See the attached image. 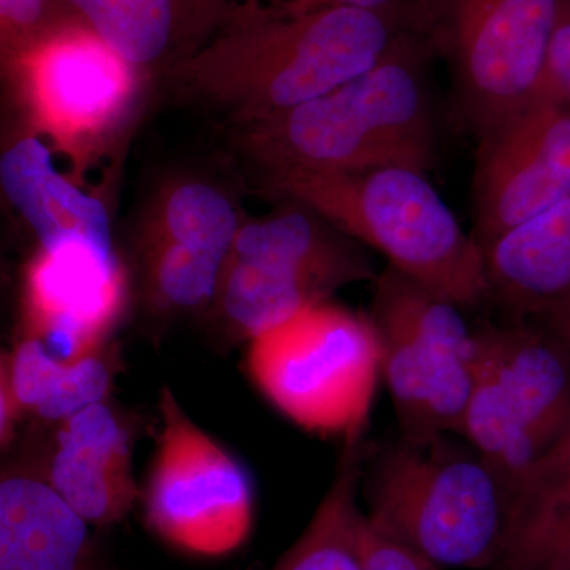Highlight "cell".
<instances>
[{
  "mask_svg": "<svg viewBox=\"0 0 570 570\" xmlns=\"http://www.w3.org/2000/svg\"><path fill=\"white\" fill-rule=\"evenodd\" d=\"M400 11L236 10L167 73L181 99L220 112L242 129L371 69L403 33L401 22L411 21Z\"/></svg>",
  "mask_w": 570,
  "mask_h": 570,
  "instance_id": "1",
  "label": "cell"
},
{
  "mask_svg": "<svg viewBox=\"0 0 570 570\" xmlns=\"http://www.w3.org/2000/svg\"><path fill=\"white\" fill-rule=\"evenodd\" d=\"M425 37L403 32L371 69L333 91L239 129L243 151L269 181L433 164L434 116Z\"/></svg>",
  "mask_w": 570,
  "mask_h": 570,
  "instance_id": "2",
  "label": "cell"
},
{
  "mask_svg": "<svg viewBox=\"0 0 570 570\" xmlns=\"http://www.w3.org/2000/svg\"><path fill=\"white\" fill-rule=\"evenodd\" d=\"M275 193L318 214L389 266L460 307L490 299L485 254L428 181L426 174L389 167L355 174L292 175Z\"/></svg>",
  "mask_w": 570,
  "mask_h": 570,
  "instance_id": "3",
  "label": "cell"
},
{
  "mask_svg": "<svg viewBox=\"0 0 570 570\" xmlns=\"http://www.w3.org/2000/svg\"><path fill=\"white\" fill-rule=\"evenodd\" d=\"M366 519L439 568L498 566L508 547L513 494L464 441H401L377 455L366 479Z\"/></svg>",
  "mask_w": 570,
  "mask_h": 570,
  "instance_id": "4",
  "label": "cell"
},
{
  "mask_svg": "<svg viewBox=\"0 0 570 570\" xmlns=\"http://www.w3.org/2000/svg\"><path fill=\"white\" fill-rule=\"evenodd\" d=\"M250 384L307 433L363 441L382 382L373 322L332 299L305 307L247 343Z\"/></svg>",
  "mask_w": 570,
  "mask_h": 570,
  "instance_id": "5",
  "label": "cell"
},
{
  "mask_svg": "<svg viewBox=\"0 0 570 570\" xmlns=\"http://www.w3.org/2000/svg\"><path fill=\"white\" fill-rule=\"evenodd\" d=\"M351 239L295 202L245 220L213 303L225 333L249 343L305 307L328 302L340 288L376 279Z\"/></svg>",
  "mask_w": 570,
  "mask_h": 570,
  "instance_id": "6",
  "label": "cell"
},
{
  "mask_svg": "<svg viewBox=\"0 0 570 570\" xmlns=\"http://www.w3.org/2000/svg\"><path fill=\"white\" fill-rule=\"evenodd\" d=\"M367 313L381 344L382 382L401 441L426 445L459 434L474 381L475 330L455 303L387 266Z\"/></svg>",
  "mask_w": 570,
  "mask_h": 570,
  "instance_id": "7",
  "label": "cell"
},
{
  "mask_svg": "<svg viewBox=\"0 0 570 570\" xmlns=\"http://www.w3.org/2000/svg\"><path fill=\"white\" fill-rule=\"evenodd\" d=\"M570 425V355L547 330H475L474 381L460 436L497 469L515 501L540 456Z\"/></svg>",
  "mask_w": 570,
  "mask_h": 570,
  "instance_id": "8",
  "label": "cell"
},
{
  "mask_svg": "<svg viewBox=\"0 0 570 570\" xmlns=\"http://www.w3.org/2000/svg\"><path fill=\"white\" fill-rule=\"evenodd\" d=\"M561 0H415L411 22L445 56L482 137L534 99Z\"/></svg>",
  "mask_w": 570,
  "mask_h": 570,
  "instance_id": "9",
  "label": "cell"
},
{
  "mask_svg": "<svg viewBox=\"0 0 570 570\" xmlns=\"http://www.w3.org/2000/svg\"><path fill=\"white\" fill-rule=\"evenodd\" d=\"M3 62L32 135L48 138L80 170L132 122L145 71L78 17Z\"/></svg>",
  "mask_w": 570,
  "mask_h": 570,
  "instance_id": "10",
  "label": "cell"
},
{
  "mask_svg": "<svg viewBox=\"0 0 570 570\" xmlns=\"http://www.w3.org/2000/svg\"><path fill=\"white\" fill-rule=\"evenodd\" d=\"M159 414L163 425L140 494L146 524L168 547L190 557L234 553L254 527L249 472L194 422L174 390H160Z\"/></svg>",
  "mask_w": 570,
  "mask_h": 570,
  "instance_id": "11",
  "label": "cell"
},
{
  "mask_svg": "<svg viewBox=\"0 0 570 570\" xmlns=\"http://www.w3.org/2000/svg\"><path fill=\"white\" fill-rule=\"evenodd\" d=\"M570 195V111L549 100L479 137L474 236L482 249Z\"/></svg>",
  "mask_w": 570,
  "mask_h": 570,
  "instance_id": "12",
  "label": "cell"
},
{
  "mask_svg": "<svg viewBox=\"0 0 570 570\" xmlns=\"http://www.w3.org/2000/svg\"><path fill=\"white\" fill-rule=\"evenodd\" d=\"M126 272L116 253L89 245L39 247L22 273L21 336L63 362L105 347L122 316Z\"/></svg>",
  "mask_w": 570,
  "mask_h": 570,
  "instance_id": "13",
  "label": "cell"
},
{
  "mask_svg": "<svg viewBox=\"0 0 570 570\" xmlns=\"http://www.w3.org/2000/svg\"><path fill=\"white\" fill-rule=\"evenodd\" d=\"M43 472L91 527L108 528L129 515L141 489L134 479L129 428L107 401L56 425Z\"/></svg>",
  "mask_w": 570,
  "mask_h": 570,
  "instance_id": "14",
  "label": "cell"
},
{
  "mask_svg": "<svg viewBox=\"0 0 570 570\" xmlns=\"http://www.w3.org/2000/svg\"><path fill=\"white\" fill-rule=\"evenodd\" d=\"M88 523L39 469L0 480V570H97Z\"/></svg>",
  "mask_w": 570,
  "mask_h": 570,
  "instance_id": "15",
  "label": "cell"
},
{
  "mask_svg": "<svg viewBox=\"0 0 570 570\" xmlns=\"http://www.w3.org/2000/svg\"><path fill=\"white\" fill-rule=\"evenodd\" d=\"M0 179L40 247L80 243L116 253L102 202L59 171L55 154L37 135H26L3 153Z\"/></svg>",
  "mask_w": 570,
  "mask_h": 570,
  "instance_id": "16",
  "label": "cell"
},
{
  "mask_svg": "<svg viewBox=\"0 0 570 570\" xmlns=\"http://www.w3.org/2000/svg\"><path fill=\"white\" fill-rule=\"evenodd\" d=\"M91 31L142 71L194 51L227 17L225 0H66Z\"/></svg>",
  "mask_w": 570,
  "mask_h": 570,
  "instance_id": "17",
  "label": "cell"
},
{
  "mask_svg": "<svg viewBox=\"0 0 570 570\" xmlns=\"http://www.w3.org/2000/svg\"><path fill=\"white\" fill-rule=\"evenodd\" d=\"M490 298L519 318L570 295V195L483 249Z\"/></svg>",
  "mask_w": 570,
  "mask_h": 570,
  "instance_id": "18",
  "label": "cell"
},
{
  "mask_svg": "<svg viewBox=\"0 0 570 570\" xmlns=\"http://www.w3.org/2000/svg\"><path fill=\"white\" fill-rule=\"evenodd\" d=\"M365 439L343 444L335 479L299 538L272 570H365L358 491Z\"/></svg>",
  "mask_w": 570,
  "mask_h": 570,
  "instance_id": "19",
  "label": "cell"
},
{
  "mask_svg": "<svg viewBox=\"0 0 570 570\" xmlns=\"http://www.w3.org/2000/svg\"><path fill=\"white\" fill-rule=\"evenodd\" d=\"M243 223L223 189L202 179H178L149 205L140 238L178 243L225 261Z\"/></svg>",
  "mask_w": 570,
  "mask_h": 570,
  "instance_id": "20",
  "label": "cell"
},
{
  "mask_svg": "<svg viewBox=\"0 0 570 570\" xmlns=\"http://www.w3.org/2000/svg\"><path fill=\"white\" fill-rule=\"evenodd\" d=\"M140 255L142 291L156 313H194L213 306L224 258L148 238H140Z\"/></svg>",
  "mask_w": 570,
  "mask_h": 570,
  "instance_id": "21",
  "label": "cell"
},
{
  "mask_svg": "<svg viewBox=\"0 0 570 570\" xmlns=\"http://www.w3.org/2000/svg\"><path fill=\"white\" fill-rule=\"evenodd\" d=\"M116 371L115 355L105 347L63 363L50 393L33 415L58 425L82 409L107 401Z\"/></svg>",
  "mask_w": 570,
  "mask_h": 570,
  "instance_id": "22",
  "label": "cell"
},
{
  "mask_svg": "<svg viewBox=\"0 0 570 570\" xmlns=\"http://www.w3.org/2000/svg\"><path fill=\"white\" fill-rule=\"evenodd\" d=\"M570 499V425L531 468L515 494L510 532ZM509 532V535H510Z\"/></svg>",
  "mask_w": 570,
  "mask_h": 570,
  "instance_id": "23",
  "label": "cell"
},
{
  "mask_svg": "<svg viewBox=\"0 0 570 570\" xmlns=\"http://www.w3.org/2000/svg\"><path fill=\"white\" fill-rule=\"evenodd\" d=\"M570 560V499L510 532L499 570H532Z\"/></svg>",
  "mask_w": 570,
  "mask_h": 570,
  "instance_id": "24",
  "label": "cell"
},
{
  "mask_svg": "<svg viewBox=\"0 0 570 570\" xmlns=\"http://www.w3.org/2000/svg\"><path fill=\"white\" fill-rule=\"evenodd\" d=\"M63 363L43 341L21 336L13 351L2 355L0 374L9 381L24 414H36L61 373Z\"/></svg>",
  "mask_w": 570,
  "mask_h": 570,
  "instance_id": "25",
  "label": "cell"
},
{
  "mask_svg": "<svg viewBox=\"0 0 570 570\" xmlns=\"http://www.w3.org/2000/svg\"><path fill=\"white\" fill-rule=\"evenodd\" d=\"M77 17L66 0H0L3 59Z\"/></svg>",
  "mask_w": 570,
  "mask_h": 570,
  "instance_id": "26",
  "label": "cell"
},
{
  "mask_svg": "<svg viewBox=\"0 0 570 570\" xmlns=\"http://www.w3.org/2000/svg\"><path fill=\"white\" fill-rule=\"evenodd\" d=\"M549 100L570 111V2L561 0L560 13L547 50L542 77L532 100Z\"/></svg>",
  "mask_w": 570,
  "mask_h": 570,
  "instance_id": "27",
  "label": "cell"
},
{
  "mask_svg": "<svg viewBox=\"0 0 570 570\" xmlns=\"http://www.w3.org/2000/svg\"><path fill=\"white\" fill-rule=\"evenodd\" d=\"M363 564L365 570H442L423 554L376 530L367 521L366 513L363 523Z\"/></svg>",
  "mask_w": 570,
  "mask_h": 570,
  "instance_id": "28",
  "label": "cell"
},
{
  "mask_svg": "<svg viewBox=\"0 0 570 570\" xmlns=\"http://www.w3.org/2000/svg\"><path fill=\"white\" fill-rule=\"evenodd\" d=\"M24 415L9 381L0 374V444L3 450L10 449L13 444L18 425Z\"/></svg>",
  "mask_w": 570,
  "mask_h": 570,
  "instance_id": "29",
  "label": "cell"
},
{
  "mask_svg": "<svg viewBox=\"0 0 570 570\" xmlns=\"http://www.w3.org/2000/svg\"><path fill=\"white\" fill-rule=\"evenodd\" d=\"M540 317L546 324L543 330H547L570 355V295Z\"/></svg>",
  "mask_w": 570,
  "mask_h": 570,
  "instance_id": "30",
  "label": "cell"
},
{
  "mask_svg": "<svg viewBox=\"0 0 570 570\" xmlns=\"http://www.w3.org/2000/svg\"><path fill=\"white\" fill-rule=\"evenodd\" d=\"M347 6L356 9L389 11L401 9V0H307V10L324 9V7Z\"/></svg>",
  "mask_w": 570,
  "mask_h": 570,
  "instance_id": "31",
  "label": "cell"
},
{
  "mask_svg": "<svg viewBox=\"0 0 570 570\" xmlns=\"http://www.w3.org/2000/svg\"><path fill=\"white\" fill-rule=\"evenodd\" d=\"M532 570H570V560L551 561Z\"/></svg>",
  "mask_w": 570,
  "mask_h": 570,
  "instance_id": "32",
  "label": "cell"
},
{
  "mask_svg": "<svg viewBox=\"0 0 570 570\" xmlns=\"http://www.w3.org/2000/svg\"><path fill=\"white\" fill-rule=\"evenodd\" d=\"M225 2H227V6L230 7V9H232V0H225ZM230 9H228V10H230Z\"/></svg>",
  "mask_w": 570,
  "mask_h": 570,
  "instance_id": "33",
  "label": "cell"
}]
</instances>
